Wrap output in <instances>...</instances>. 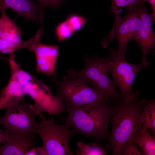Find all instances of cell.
Instances as JSON below:
<instances>
[{
    "label": "cell",
    "instance_id": "8fae6325",
    "mask_svg": "<svg viewBox=\"0 0 155 155\" xmlns=\"http://www.w3.org/2000/svg\"><path fill=\"white\" fill-rule=\"evenodd\" d=\"M59 46L50 45L39 42L33 52L36 61L37 73L45 74L48 77L55 76L56 62L59 55Z\"/></svg>",
    "mask_w": 155,
    "mask_h": 155
},
{
    "label": "cell",
    "instance_id": "7a4b0ae2",
    "mask_svg": "<svg viewBox=\"0 0 155 155\" xmlns=\"http://www.w3.org/2000/svg\"><path fill=\"white\" fill-rule=\"evenodd\" d=\"M109 101L91 106L66 108L67 115L62 122L75 130L76 133L97 141L108 138V125L110 122L111 108Z\"/></svg>",
    "mask_w": 155,
    "mask_h": 155
},
{
    "label": "cell",
    "instance_id": "ac0fdd59",
    "mask_svg": "<svg viewBox=\"0 0 155 155\" xmlns=\"http://www.w3.org/2000/svg\"><path fill=\"white\" fill-rule=\"evenodd\" d=\"M78 149L76 150V155H104L107 154L105 149L96 142L90 144L79 142L77 143Z\"/></svg>",
    "mask_w": 155,
    "mask_h": 155
},
{
    "label": "cell",
    "instance_id": "9c48e42d",
    "mask_svg": "<svg viewBox=\"0 0 155 155\" xmlns=\"http://www.w3.org/2000/svg\"><path fill=\"white\" fill-rule=\"evenodd\" d=\"M109 51L112 57L108 64V71L113 78L115 87L120 90L123 98L130 97L133 93L132 87L135 77L143 67L140 64L128 62L125 56L118 54L116 50L112 48Z\"/></svg>",
    "mask_w": 155,
    "mask_h": 155
},
{
    "label": "cell",
    "instance_id": "2e32d148",
    "mask_svg": "<svg viewBox=\"0 0 155 155\" xmlns=\"http://www.w3.org/2000/svg\"><path fill=\"white\" fill-rule=\"evenodd\" d=\"M130 140L139 146L143 155H155V135L152 136L147 129L142 126L139 133Z\"/></svg>",
    "mask_w": 155,
    "mask_h": 155
},
{
    "label": "cell",
    "instance_id": "d6986e66",
    "mask_svg": "<svg viewBox=\"0 0 155 155\" xmlns=\"http://www.w3.org/2000/svg\"><path fill=\"white\" fill-rule=\"evenodd\" d=\"M111 5L109 12L113 13L115 19L121 17V13L125 7L143 3L145 0H111Z\"/></svg>",
    "mask_w": 155,
    "mask_h": 155
},
{
    "label": "cell",
    "instance_id": "44dd1931",
    "mask_svg": "<svg viewBox=\"0 0 155 155\" xmlns=\"http://www.w3.org/2000/svg\"><path fill=\"white\" fill-rule=\"evenodd\" d=\"M66 21L74 32L80 30L87 22L84 18L75 14L70 16Z\"/></svg>",
    "mask_w": 155,
    "mask_h": 155
},
{
    "label": "cell",
    "instance_id": "277c9868",
    "mask_svg": "<svg viewBox=\"0 0 155 155\" xmlns=\"http://www.w3.org/2000/svg\"><path fill=\"white\" fill-rule=\"evenodd\" d=\"M17 79L25 95L33 99L32 104L36 115L43 111L50 115H59L66 110L63 100L51 92L50 87L21 67L16 71Z\"/></svg>",
    "mask_w": 155,
    "mask_h": 155
},
{
    "label": "cell",
    "instance_id": "ffe728a7",
    "mask_svg": "<svg viewBox=\"0 0 155 155\" xmlns=\"http://www.w3.org/2000/svg\"><path fill=\"white\" fill-rule=\"evenodd\" d=\"M55 33L59 42H60L70 37L74 32L65 20L57 26Z\"/></svg>",
    "mask_w": 155,
    "mask_h": 155
},
{
    "label": "cell",
    "instance_id": "8992f818",
    "mask_svg": "<svg viewBox=\"0 0 155 155\" xmlns=\"http://www.w3.org/2000/svg\"><path fill=\"white\" fill-rule=\"evenodd\" d=\"M39 117L41 121L38 122L35 133L40 137L43 145L36 147L38 155H73L69 140L76 133L74 129L65 124H57L53 119H47L43 114Z\"/></svg>",
    "mask_w": 155,
    "mask_h": 155
},
{
    "label": "cell",
    "instance_id": "9a60e30c",
    "mask_svg": "<svg viewBox=\"0 0 155 155\" xmlns=\"http://www.w3.org/2000/svg\"><path fill=\"white\" fill-rule=\"evenodd\" d=\"M22 33L11 20L0 38V53L9 54L20 49Z\"/></svg>",
    "mask_w": 155,
    "mask_h": 155
},
{
    "label": "cell",
    "instance_id": "7402d4cb",
    "mask_svg": "<svg viewBox=\"0 0 155 155\" xmlns=\"http://www.w3.org/2000/svg\"><path fill=\"white\" fill-rule=\"evenodd\" d=\"M120 155H143L135 144L131 140H128L123 146Z\"/></svg>",
    "mask_w": 155,
    "mask_h": 155
},
{
    "label": "cell",
    "instance_id": "ba28073f",
    "mask_svg": "<svg viewBox=\"0 0 155 155\" xmlns=\"http://www.w3.org/2000/svg\"><path fill=\"white\" fill-rule=\"evenodd\" d=\"M5 108L4 115L0 117V125L3 126L5 132L8 136L35 133L38 122L35 118L36 114L32 104H29L23 101Z\"/></svg>",
    "mask_w": 155,
    "mask_h": 155
},
{
    "label": "cell",
    "instance_id": "603a6c76",
    "mask_svg": "<svg viewBox=\"0 0 155 155\" xmlns=\"http://www.w3.org/2000/svg\"><path fill=\"white\" fill-rule=\"evenodd\" d=\"M40 4V14L41 16L43 15V8L44 7H55L57 6L63 0H37Z\"/></svg>",
    "mask_w": 155,
    "mask_h": 155
},
{
    "label": "cell",
    "instance_id": "30bf717a",
    "mask_svg": "<svg viewBox=\"0 0 155 155\" xmlns=\"http://www.w3.org/2000/svg\"><path fill=\"white\" fill-rule=\"evenodd\" d=\"M140 16L141 24L133 40L142 51V59L140 64L144 67L150 64L147 61V58L149 52L155 47V35L152 27L153 21L151 13L143 4L141 7Z\"/></svg>",
    "mask_w": 155,
    "mask_h": 155
},
{
    "label": "cell",
    "instance_id": "484cf974",
    "mask_svg": "<svg viewBox=\"0 0 155 155\" xmlns=\"http://www.w3.org/2000/svg\"><path fill=\"white\" fill-rule=\"evenodd\" d=\"M1 146V145H0V147Z\"/></svg>",
    "mask_w": 155,
    "mask_h": 155
},
{
    "label": "cell",
    "instance_id": "4fadbf2b",
    "mask_svg": "<svg viewBox=\"0 0 155 155\" xmlns=\"http://www.w3.org/2000/svg\"><path fill=\"white\" fill-rule=\"evenodd\" d=\"M9 9L28 20H40V7L32 0H0V10Z\"/></svg>",
    "mask_w": 155,
    "mask_h": 155
},
{
    "label": "cell",
    "instance_id": "e0dca14e",
    "mask_svg": "<svg viewBox=\"0 0 155 155\" xmlns=\"http://www.w3.org/2000/svg\"><path fill=\"white\" fill-rule=\"evenodd\" d=\"M142 126L148 129L155 135V100L145 99V105L142 113Z\"/></svg>",
    "mask_w": 155,
    "mask_h": 155
},
{
    "label": "cell",
    "instance_id": "6da1fadb",
    "mask_svg": "<svg viewBox=\"0 0 155 155\" xmlns=\"http://www.w3.org/2000/svg\"><path fill=\"white\" fill-rule=\"evenodd\" d=\"M139 93L137 89L132 96L115 101V105L111 106L110 122L112 128L106 147L112 150L113 155H120L124 144L141 129L142 113L146 99L139 100Z\"/></svg>",
    "mask_w": 155,
    "mask_h": 155
},
{
    "label": "cell",
    "instance_id": "5b68a950",
    "mask_svg": "<svg viewBox=\"0 0 155 155\" xmlns=\"http://www.w3.org/2000/svg\"><path fill=\"white\" fill-rule=\"evenodd\" d=\"M111 57L110 51L108 55L103 57L96 55L90 57L86 55L84 68L79 71L69 68L67 71V74L81 78L111 101L122 99L121 94L117 90L113 81L108 76L107 66Z\"/></svg>",
    "mask_w": 155,
    "mask_h": 155
},
{
    "label": "cell",
    "instance_id": "3957f363",
    "mask_svg": "<svg viewBox=\"0 0 155 155\" xmlns=\"http://www.w3.org/2000/svg\"><path fill=\"white\" fill-rule=\"evenodd\" d=\"M51 80L57 90L56 95L65 102L66 109L70 107L93 106L102 101H111L82 79L73 75L67 74L62 77L61 80L55 77Z\"/></svg>",
    "mask_w": 155,
    "mask_h": 155
},
{
    "label": "cell",
    "instance_id": "52a82bcc",
    "mask_svg": "<svg viewBox=\"0 0 155 155\" xmlns=\"http://www.w3.org/2000/svg\"><path fill=\"white\" fill-rule=\"evenodd\" d=\"M143 3L127 7V12L123 18L114 19L112 29L101 42L102 46L106 48L115 39H117L118 48L117 53L125 56L128 52V43L133 40L135 34L141 24L140 11Z\"/></svg>",
    "mask_w": 155,
    "mask_h": 155
},
{
    "label": "cell",
    "instance_id": "cb8c5ba5",
    "mask_svg": "<svg viewBox=\"0 0 155 155\" xmlns=\"http://www.w3.org/2000/svg\"><path fill=\"white\" fill-rule=\"evenodd\" d=\"M9 137L4 131H2L0 128V144H4L7 141Z\"/></svg>",
    "mask_w": 155,
    "mask_h": 155
},
{
    "label": "cell",
    "instance_id": "7c38bea8",
    "mask_svg": "<svg viewBox=\"0 0 155 155\" xmlns=\"http://www.w3.org/2000/svg\"><path fill=\"white\" fill-rule=\"evenodd\" d=\"M35 134L28 133L9 136L7 141L0 147V155H26L37 143Z\"/></svg>",
    "mask_w": 155,
    "mask_h": 155
},
{
    "label": "cell",
    "instance_id": "d4e9b609",
    "mask_svg": "<svg viewBox=\"0 0 155 155\" xmlns=\"http://www.w3.org/2000/svg\"><path fill=\"white\" fill-rule=\"evenodd\" d=\"M145 2H147L149 3L151 6L152 13L151 15L153 19V22L155 20V0H145Z\"/></svg>",
    "mask_w": 155,
    "mask_h": 155
},
{
    "label": "cell",
    "instance_id": "5bb4252c",
    "mask_svg": "<svg viewBox=\"0 0 155 155\" xmlns=\"http://www.w3.org/2000/svg\"><path fill=\"white\" fill-rule=\"evenodd\" d=\"M10 77L0 96V111L6 107L24 101L25 95L15 72L10 70Z\"/></svg>",
    "mask_w": 155,
    "mask_h": 155
}]
</instances>
